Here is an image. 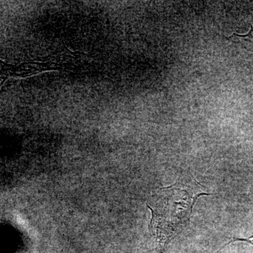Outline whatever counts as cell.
<instances>
[{
  "label": "cell",
  "mask_w": 253,
  "mask_h": 253,
  "mask_svg": "<svg viewBox=\"0 0 253 253\" xmlns=\"http://www.w3.org/2000/svg\"><path fill=\"white\" fill-rule=\"evenodd\" d=\"M192 174L163 188L146 204L152 214L149 235L152 253H164L168 245L189 224L193 208L201 196H211Z\"/></svg>",
  "instance_id": "obj_1"
},
{
  "label": "cell",
  "mask_w": 253,
  "mask_h": 253,
  "mask_svg": "<svg viewBox=\"0 0 253 253\" xmlns=\"http://www.w3.org/2000/svg\"><path fill=\"white\" fill-rule=\"evenodd\" d=\"M238 241L249 243V244L253 245V236H252V237L249 238V239H237V238H234V239H233L231 240V241H229V243H227V244L224 245L223 247H221V249H224L226 246H228V245L232 244V243L234 242H238Z\"/></svg>",
  "instance_id": "obj_3"
},
{
  "label": "cell",
  "mask_w": 253,
  "mask_h": 253,
  "mask_svg": "<svg viewBox=\"0 0 253 253\" xmlns=\"http://www.w3.org/2000/svg\"><path fill=\"white\" fill-rule=\"evenodd\" d=\"M236 37H232V38H237L239 42L242 43L243 45L247 46L249 49L252 50L253 51V30L250 32L249 34L245 35V36H239V35L234 34Z\"/></svg>",
  "instance_id": "obj_2"
}]
</instances>
